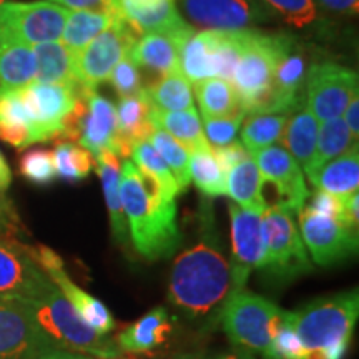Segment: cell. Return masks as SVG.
Masks as SVG:
<instances>
[{
  "instance_id": "28",
  "label": "cell",
  "mask_w": 359,
  "mask_h": 359,
  "mask_svg": "<svg viewBox=\"0 0 359 359\" xmlns=\"http://www.w3.org/2000/svg\"><path fill=\"white\" fill-rule=\"evenodd\" d=\"M263 187L264 180L251 155L240 161L226 175V195L238 206L250 212L263 213L268 206L263 195Z\"/></svg>"
},
{
  "instance_id": "45",
  "label": "cell",
  "mask_w": 359,
  "mask_h": 359,
  "mask_svg": "<svg viewBox=\"0 0 359 359\" xmlns=\"http://www.w3.org/2000/svg\"><path fill=\"white\" fill-rule=\"evenodd\" d=\"M262 4L296 29H303L316 19V6L313 0H262Z\"/></svg>"
},
{
  "instance_id": "56",
  "label": "cell",
  "mask_w": 359,
  "mask_h": 359,
  "mask_svg": "<svg viewBox=\"0 0 359 359\" xmlns=\"http://www.w3.org/2000/svg\"><path fill=\"white\" fill-rule=\"evenodd\" d=\"M12 185V170L0 150V191L6 193Z\"/></svg>"
},
{
  "instance_id": "46",
  "label": "cell",
  "mask_w": 359,
  "mask_h": 359,
  "mask_svg": "<svg viewBox=\"0 0 359 359\" xmlns=\"http://www.w3.org/2000/svg\"><path fill=\"white\" fill-rule=\"evenodd\" d=\"M246 114L243 110H236L235 114L215 116V118H205L203 132L206 140L213 147H223L236 140Z\"/></svg>"
},
{
  "instance_id": "42",
  "label": "cell",
  "mask_w": 359,
  "mask_h": 359,
  "mask_svg": "<svg viewBox=\"0 0 359 359\" xmlns=\"http://www.w3.org/2000/svg\"><path fill=\"white\" fill-rule=\"evenodd\" d=\"M150 145L158 151V155L163 158L170 172L177 180L180 191H185L190 187V173H188V163H190V151L187 150L182 143L175 140L172 135H168L163 130L156 128L151 132L148 138Z\"/></svg>"
},
{
  "instance_id": "33",
  "label": "cell",
  "mask_w": 359,
  "mask_h": 359,
  "mask_svg": "<svg viewBox=\"0 0 359 359\" xmlns=\"http://www.w3.org/2000/svg\"><path fill=\"white\" fill-rule=\"evenodd\" d=\"M180 72L190 83L215 77L212 60V32H193L180 47Z\"/></svg>"
},
{
  "instance_id": "30",
  "label": "cell",
  "mask_w": 359,
  "mask_h": 359,
  "mask_svg": "<svg viewBox=\"0 0 359 359\" xmlns=\"http://www.w3.org/2000/svg\"><path fill=\"white\" fill-rule=\"evenodd\" d=\"M318 128L320 122L313 111L308 107H302L293 115H290L288 123H286L285 132H283L281 143L288 154L298 161L304 168L311 161L314 155V148H316L318 140Z\"/></svg>"
},
{
  "instance_id": "47",
  "label": "cell",
  "mask_w": 359,
  "mask_h": 359,
  "mask_svg": "<svg viewBox=\"0 0 359 359\" xmlns=\"http://www.w3.org/2000/svg\"><path fill=\"white\" fill-rule=\"evenodd\" d=\"M110 83L116 90L120 98L132 97L140 93L143 90L142 85V74L138 70V65L132 60V57L127 55L114 67L110 72Z\"/></svg>"
},
{
  "instance_id": "51",
  "label": "cell",
  "mask_w": 359,
  "mask_h": 359,
  "mask_svg": "<svg viewBox=\"0 0 359 359\" xmlns=\"http://www.w3.org/2000/svg\"><path fill=\"white\" fill-rule=\"evenodd\" d=\"M212 151L224 173H228L240 161H243L250 156V151L243 147V143L238 140L223 147H212Z\"/></svg>"
},
{
  "instance_id": "25",
  "label": "cell",
  "mask_w": 359,
  "mask_h": 359,
  "mask_svg": "<svg viewBox=\"0 0 359 359\" xmlns=\"http://www.w3.org/2000/svg\"><path fill=\"white\" fill-rule=\"evenodd\" d=\"M95 168L98 177L102 180L103 195H105L107 210H109L110 226L114 240L123 250L130 248V235L127 218L123 213L122 196H120V161L114 151H102L95 158Z\"/></svg>"
},
{
  "instance_id": "57",
  "label": "cell",
  "mask_w": 359,
  "mask_h": 359,
  "mask_svg": "<svg viewBox=\"0 0 359 359\" xmlns=\"http://www.w3.org/2000/svg\"><path fill=\"white\" fill-rule=\"evenodd\" d=\"M37 359H90L83 354L77 353H69V351H60V349H48L43 354H40Z\"/></svg>"
},
{
  "instance_id": "17",
  "label": "cell",
  "mask_w": 359,
  "mask_h": 359,
  "mask_svg": "<svg viewBox=\"0 0 359 359\" xmlns=\"http://www.w3.org/2000/svg\"><path fill=\"white\" fill-rule=\"evenodd\" d=\"M180 6L205 30H246L269 20V11L257 0H180Z\"/></svg>"
},
{
  "instance_id": "43",
  "label": "cell",
  "mask_w": 359,
  "mask_h": 359,
  "mask_svg": "<svg viewBox=\"0 0 359 359\" xmlns=\"http://www.w3.org/2000/svg\"><path fill=\"white\" fill-rule=\"evenodd\" d=\"M304 353L306 349L291 325V311H286L273 334L264 359H302Z\"/></svg>"
},
{
  "instance_id": "31",
  "label": "cell",
  "mask_w": 359,
  "mask_h": 359,
  "mask_svg": "<svg viewBox=\"0 0 359 359\" xmlns=\"http://www.w3.org/2000/svg\"><path fill=\"white\" fill-rule=\"evenodd\" d=\"M154 125L156 128L163 130L172 135L175 140L182 143L188 151L196 150H210L208 140H206L203 125L196 110H183V111H163L154 109Z\"/></svg>"
},
{
  "instance_id": "35",
  "label": "cell",
  "mask_w": 359,
  "mask_h": 359,
  "mask_svg": "<svg viewBox=\"0 0 359 359\" xmlns=\"http://www.w3.org/2000/svg\"><path fill=\"white\" fill-rule=\"evenodd\" d=\"M143 90L156 110L183 111L195 109L191 83L183 77L182 72L160 77Z\"/></svg>"
},
{
  "instance_id": "27",
  "label": "cell",
  "mask_w": 359,
  "mask_h": 359,
  "mask_svg": "<svg viewBox=\"0 0 359 359\" xmlns=\"http://www.w3.org/2000/svg\"><path fill=\"white\" fill-rule=\"evenodd\" d=\"M32 52L37 62V74L34 82L65 85L79 90L75 77V53H72L64 43L53 40L32 45Z\"/></svg>"
},
{
  "instance_id": "34",
  "label": "cell",
  "mask_w": 359,
  "mask_h": 359,
  "mask_svg": "<svg viewBox=\"0 0 359 359\" xmlns=\"http://www.w3.org/2000/svg\"><path fill=\"white\" fill-rule=\"evenodd\" d=\"M115 19L116 17L107 15V13L100 12L69 11V15H67L64 25V32H62V43L72 53L77 55L97 35H100L103 30L109 29Z\"/></svg>"
},
{
  "instance_id": "38",
  "label": "cell",
  "mask_w": 359,
  "mask_h": 359,
  "mask_svg": "<svg viewBox=\"0 0 359 359\" xmlns=\"http://www.w3.org/2000/svg\"><path fill=\"white\" fill-rule=\"evenodd\" d=\"M195 92L203 118L224 116L240 110L235 87L226 80L218 77L206 79L195 83Z\"/></svg>"
},
{
  "instance_id": "9",
  "label": "cell",
  "mask_w": 359,
  "mask_h": 359,
  "mask_svg": "<svg viewBox=\"0 0 359 359\" xmlns=\"http://www.w3.org/2000/svg\"><path fill=\"white\" fill-rule=\"evenodd\" d=\"M140 35L123 17H116L107 30L75 55V77L79 88L97 90L107 82L114 67L127 57Z\"/></svg>"
},
{
  "instance_id": "40",
  "label": "cell",
  "mask_w": 359,
  "mask_h": 359,
  "mask_svg": "<svg viewBox=\"0 0 359 359\" xmlns=\"http://www.w3.org/2000/svg\"><path fill=\"white\" fill-rule=\"evenodd\" d=\"M188 173L195 187L206 198H219L226 195V173L219 167L212 148L191 151Z\"/></svg>"
},
{
  "instance_id": "7",
  "label": "cell",
  "mask_w": 359,
  "mask_h": 359,
  "mask_svg": "<svg viewBox=\"0 0 359 359\" xmlns=\"http://www.w3.org/2000/svg\"><path fill=\"white\" fill-rule=\"evenodd\" d=\"M264 246L263 268L273 280L290 281L311 273L313 263L294 222V213L268 205L262 213Z\"/></svg>"
},
{
  "instance_id": "48",
  "label": "cell",
  "mask_w": 359,
  "mask_h": 359,
  "mask_svg": "<svg viewBox=\"0 0 359 359\" xmlns=\"http://www.w3.org/2000/svg\"><path fill=\"white\" fill-rule=\"evenodd\" d=\"M72 11H90L107 13L111 17H123L118 0H47Z\"/></svg>"
},
{
  "instance_id": "37",
  "label": "cell",
  "mask_w": 359,
  "mask_h": 359,
  "mask_svg": "<svg viewBox=\"0 0 359 359\" xmlns=\"http://www.w3.org/2000/svg\"><path fill=\"white\" fill-rule=\"evenodd\" d=\"M130 156H132L135 167L158 187V190L165 198L177 200V196L182 193L178 188L177 180L170 172L163 158L158 155V151L150 145V142L145 140L135 143L132 150H130Z\"/></svg>"
},
{
  "instance_id": "13",
  "label": "cell",
  "mask_w": 359,
  "mask_h": 359,
  "mask_svg": "<svg viewBox=\"0 0 359 359\" xmlns=\"http://www.w3.org/2000/svg\"><path fill=\"white\" fill-rule=\"evenodd\" d=\"M298 219L308 255L320 266H333L358 251V231L341 219L323 217L306 206L298 212Z\"/></svg>"
},
{
  "instance_id": "15",
  "label": "cell",
  "mask_w": 359,
  "mask_h": 359,
  "mask_svg": "<svg viewBox=\"0 0 359 359\" xmlns=\"http://www.w3.org/2000/svg\"><path fill=\"white\" fill-rule=\"evenodd\" d=\"M231 286L241 290L255 269H262L266 257L262 213L230 205Z\"/></svg>"
},
{
  "instance_id": "49",
  "label": "cell",
  "mask_w": 359,
  "mask_h": 359,
  "mask_svg": "<svg viewBox=\"0 0 359 359\" xmlns=\"http://www.w3.org/2000/svg\"><path fill=\"white\" fill-rule=\"evenodd\" d=\"M22 223L12 201L7 198L6 193L0 191V238L13 240L20 235Z\"/></svg>"
},
{
  "instance_id": "14",
  "label": "cell",
  "mask_w": 359,
  "mask_h": 359,
  "mask_svg": "<svg viewBox=\"0 0 359 359\" xmlns=\"http://www.w3.org/2000/svg\"><path fill=\"white\" fill-rule=\"evenodd\" d=\"M30 253H32L35 262L39 263V266L43 269L45 275L50 278L58 291L72 304V308L75 309V313L79 314V318L85 325L93 327V330L102 334H109L114 330L115 320L110 309L100 299L87 293V291L70 280L69 273L65 271L64 262H62V258L58 257L55 251L48 248V246L39 245L35 248L30 246Z\"/></svg>"
},
{
  "instance_id": "4",
  "label": "cell",
  "mask_w": 359,
  "mask_h": 359,
  "mask_svg": "<svg viewBox=\"0 0 359 359\" xmlns=\"http://www.w3.org/2000/svg\"><path fill=\"white\" fill-rule=\"evenodd\" d=\"M359 314L358 291L323 296L291 311V325L306 351L349 348Z\"/></svg>"
},
{
  "instance_id": "54",
  "label": "cell",
  "mask_w": 359,
  "mask_h": 359,
  "mask_svg": "<svg viewBox=\"0 0 359 359\" xmlns=\"http://www.w3.org/2000/svg\"><path fill=\"white\" fill-rule=\"evenodd\" d=\"M185 359H257L255 353L248 351V349H231V351L215 353V354H203V356H187Z\"/></svg>"
},
{
  "instance_id": "29",
  "label": "cell",
  "mask_w": 359,
  "mask_h": 359,
  "mask_svg": "<svg viewBox=\"0 0 359 359\" xmlns=\"http://www.w3.org/2000/svg\"><path fill=\"white\" fill-rule=\"evenodd\" d=\"M0 140L17 150L35 145L32 120L27 114L19 90L0 93Z\"/></svg>"
},
{
  "instance_id": "21",
  "label": "cell",
  "mask_w": 359,
  "mask_h": 359,
  "mask_svg": "<svg viewBox=\"0 0 359 359\" xmlns=\"http://www.w3.org/2000/svg\"><path fill=\"white\" fill-rule=\"evenodd\" d=\"M195 32L191 25L170 32L142 34L128 55L138 67L155 72L158 77L180 72V47Z\"/></svg>"
},
{
  "instance_id": "53",
  "label": "cell",
  "mask_w": 359,
  "mask_h": 359,
  "mask_svg": "<svg viewBox=\"0 0 359 359\" xmlns=\"http://www.w3.org/2000/svg\"><path fill=\"white\" fill-rule=\"evenodd\" d=\"M344 114V123L349 128V132L353 133V137L356 138L359 137V93L356 92L353 95L351 100H349L346 110L343 111Z\"/></svg>"
},
{
  "instance_id": "6",
  "label": "cell",
  "mask_w": 359,
  "mask_h": 359,
  "mask_svg": "<svg viewBox=\"0 0 359 359\" xmlns=\"http://www.w3.org/2000/svg\"><path fill=\"white\" fill-rule=\"evenodd\" d=\"M283 34L248 32V40L238 62L231 85L246 115L269 114L273 102V70L280 53Z\"/></svg>"
},
{
  "instance_id": "20",
  "label": "cell",
  "mask_w": 359,
  "mask_h": 359,
  "mask_svg": "<svg viewBox=\"0 0 359 359\" xmlns=\"http://www.w3.org/2000/svg\"><path fill=\"white\" fill-rule=\"evenodd\" d=\"M85 110L79 123L77 143L88 150L93 158L102 151H114L120 158L116 109L109 98L98 95L97 90H82Z\"/></svg>"
},
{
  "instance_id": "24",
  "label": "cell",
  "mask_w": 359,
  "mask_h": 359,
  "mask_svg": "<svg viewBox=\"0 0 359 359\" xmlns=\"http://www.w3.org/2000/svg\"><path fill=\"white\" fill-rule=\"evenodd\" d=\"M123 19L138 35L170 32L188 25L180 15L175 0H118Z\"/></svg>"
},
{
  "instance_id": "18",
  "label": "cell",
  "mask_w": 359,
  "mask_h": 359,
  "mask_svg": "<svg viewBox=\"0 0 359 359\" xmlns=\"http://www.w3.org/2000/svg\"><path fill=\"white\" fill-rule=\"evenodd\" d=\"M250 155L257 163L264 183L269 182L275 185L278 193L276 205L298 215L311 195L304 183L303 170L299 168L298 161L285 148L276 145L262 148Z\"/></svg>"
},
{
  "instance_id": "11",
  "label": "cell",
  "mask_w": 359,
  "mask_h": 359,
  "mask_svg": "<svg viewBox=\"0 0 359 359\" xmlns=\"http://www.w3.org/2000/svg\"><path fill=\"white\" fill-rule=\"evenodd\" d=\"M358 92V74L334 62L309 65L306 75V107L318 122L339 118Z\"/></svg>"
},
{
  "instance_id": "2",
  "label": "cell",
  "mask_w": 359,
  "mask_h": 359,
  "mask_svg": "<svg viewBox=\"0 0 359 359\" xmlns=\"http://www.w3.org/2000/svg\"><path fill=\"white\" fill-rule=\"evenodd\" d=\"M120 196L137 253L148 262L172 258L183 241L177 201L165 198L132 160H125L120 170Z\"/></svg>"
},
{
  "instance_id": "19",
  "label": "cell",
  "mask_w": 359,
  "mask_h": 359,
  "mask_svg": "<svg viewBox=\"0 0 359 359\" xmlns=\"http://www.w3.org/2000/svg\"><path fill=\"white\" fill-rule=\"evenodd\" d=\"M48 349L25 304L0 299V359H37Z\"/></svg>"
},
{
  "instance_id": "23",
  "label": "cell",
  "mask_w": 359,
  "mask_h": 359,
  "mask_svg": "<svg viewBox=\"0 0 359 359\" xmlns=\"http://www.w3.org/2000/svg\"><path fill=\"white\" fill-rule=\"evenodd\" d=\"M116 109V125H118L120 158L130 156L135 143L145 142L155 130L154 103L147 97L145 90L132 97H122Z\"/></svg>"
},
{
  "instance_id": "10",
  "label": "cell",
  "mask_w": 359,
  "mask_h": 359,
  "mask_svg": "<svg viewBox=\"0 0 359 359\" xmlns=\"http://www.w3.org/2000/svg\"><path fill=\"white\" fill-rule=\"evenodd\" d=\"M55 288L35 262L30 246L0 238V299L29 303Z\"/></svg>"
},
{
  "instance_id": "32",
  "label": "cell",
  "mask_w": 359,
  "mask_h": 359,
  "mask_svg": "<svg viewBox=\"0 0 359 359\" xmlns=\"http://www.w3.org/2000/svg\"><path fill=\"white\" fill-rule=\"evenodd\" d=\"M354 145H358V140L349 132L343 118H333L323 122V125H320V128H318V140L313 158L304 167L306 177L316 172L318 168H321L327 161L344 155Z\"/></svg>"
},
{
  "instance_id": "8",
  "label": "cell",
  "mask_w": 359,
  "mask_h": 359,
  "mask_svg": "<svg viewBox=\"0 0 359 359\" xmlns=\"http://www.w3.org/2000/svg\"><path fill=\"white\" fill-rule=\"evenodd\" d=\"M69 8L37 0V2H7L0 6V40L24 43L53 42L62 37Z\"/></svg>"
},
{
  "instance_id": "22",
  "label": "cell",
  "mask_w": 359,
  "mask_h": 359,
  "mask_svg": "<svg viewBox=\"0 0 359 359\" xmlns=\"http://www.w3.org/2000/svg\"><path fill=\"white\" fill-rule=\"evenodd\" d=\"M173 331L172 318L163 306H156L143 314L140 320L123 327L115 343L122 353L154 354L167 344Z\"/></svg>"
},
{
  "instance_id": "50",
  "label": "cell",
  "mask_w": 359,
  "mask_h": 359,
  "mask_svg": "<svg viewBox=\"0 0 359 359\" xmlns=\"http://www.w3.org/2000/svg\"><path fill=\"white\" fill-rule=\"evenodd\" d=\"M306 208L318 215H323V217L336 219H341V217H343V201L336 198L334 195H330V193L321 190H316L314 195H309V205Z\"/></svg>"
},
{
  "instance_id": "36",
  "label": "cell",
  "mask_w": 359,
  "mask_h": 359,
  "mask_svg": "<svg viewBox=\"0 0 359 359\" xmlns=\"http://www.w3.org/2000/svg\"><path fill=\"white\" fill-rule=\"evenodd\" d=\"M212 32V60L215 77L233 82L235 69L248 40L246 30H210Z\"/></svg>"
},
{
  "instance_id": "59",
  "label": "cell",
  "mask_w": 359,
  "mask_h": 359,
  "mask_svg": "<svg viewBox=\"0 0 359 359\" xmlns=\"http://www.w3.org/2000/svg\"><path fill=\"white\" fill-rule=\"evenodd\" d=\"M7 2V0H0V6H2V4H6Z\"/></svg>"
},
{
  "instance_id": "52",
  "label": "cell",
  "mask_w": 359,
  "mask_h": 359,
  "mask_svg": "<svg viewBox=\"0 0 359 359\" xmlns=\"http://www.w3.org/2000/svg\"><path fill=\"white\" fill-rule=\"evenodd\" d=\"M313 2L339 15H356L359 11V0H313Z\"/></svg>"
},
{
  "instance_id": "58",
  "label": "cell",
  "mask_w": 359,
  "mask_h": 359,
  "mask_svg": "<svg viewBox=\"0 0 359 359\" xmlns=\"http://www.w3.org/2000/svg\"><path fill=\"white\" fill-rule=\"evenodd\" d=\"M90 359H97V358H90ZM98 359H137V358L123 356V354H120V356H115V358H98Z\"/></svg>"
},
{
  "instance_id": "16",
  "label": "cell",
  "mask_w": 359,
  "mask_h": 359,
  "mask_svg": "<svg viewBox=\"0 0 359 359\" xmlns=\"http://www.w3.org/2000/svg\"><path fill=\"white\" fill-rule=\"evenodd\" d=\"M306 53L299 47L294 37L283 34L280 53L273 70V102L269 114L293 115L306 102Z\"/></svg>"
},
{
  "instance_id": "3",
  "label": "cell",
  "mask_w": 359,
  "mask_h": 359,
  "mask_svg": "<svg viewBox=\"0 0 359 359\" xmlns=\"http://www.w3.org/2000/svg\"><path fill=\"white\" fill-rule=\"evenodd\" d=\"M50 349L77 353L92 358H115L122 349L115 339L102 334L80 320L72 304L55 288L34 302L24 303Z\"/></svg>"
},
{
  "instance_id": "41",
  "label": "cell",
  "mask_w": 359,
  "mask_h": 359,
  "mask_svg": "<svg viewBox=\"0 0 359 359\" xmlns=\"http://www.w3.org/2000/svg\"><path fill=\"white\" fill-rule=\"evenodd\" d=\"M52 158L57 177L69 183L82 182L95 165L88 150L70 140L58 142L52 151Z\"/></svg>"
},
{
  "instance_id": "26",
  "label": "cell",
  "mask_w": 359,
  "mask_h": 359,
  "mask_svg": "<svg viewBox=\"0 0 359 359\" xmlns=\"http://www.w3.org/2000/svg\"><path fill=\"white\" fill-rule=\"evenodd\" d=\"M316 190L334 195L341 201L359 190V148L354 145L351 150L338 158L327 161L321 168L308 177Z\"/></svg>"
},
{
  "instance_id": "39",
  "label": "cell",
  "mask_w": 359,
  "mask_h": 359,
  "mask_svg": "<svg viewBox=\"0 0 359 359\" xmlns=\"http://www.w3.org/2000/svg\"><path fill=\"white\" fill-rule=\"evenodd\" d=\"M288 118V114L250 115L241 128V143L250 154L275 145L281 140Z\"/></svg>"
},
{
  "instance_id": "1",
  "label": "cell",
  "mask_w": 359,
  "mask_h": 359,
  "mask_svg": "<svg viewBox=\"0 0 359 359\" xmlns=\"http://www.w3.org/2000/svg\"><path fill=\"white\" fill-rule=\"evenodd\" d=\"M230 291V262L224 257L215 223L203 215L196 241L175 259L168 298L191 320H206Z\"/></svg>"
},
{
  "instance_id": "55",
  "label": "cell",
  "mask_w": 359,
  "mask_h": 359,
  "mask_svg": "<svg viewBox=\"0 0 359 359\" xmlns=\"http://www.w3.org/2000/svg\"><path fill=\"white\" fill-rule=\"evenodd\" d=\"M346 348H333V349H311L304 353L302 359H343L346 354Z\"/></svg>"
},
{
  "instance_id": "5",
  "label": "cell",
  "mask_w": 359,
  "mask_h": 359,
  "mask_svg": "<svg viewBox=\"0 0 359 359\" xmlns=\"http://www.w3.org/2000/svg\"><path fill=\"white\" fill-rule=\"evenodd\" d=\"M285 313L271 299L241 288L228 293L218 318L224 334L236 348L259 353L264 358Z\"/></svg>"
},
{
  "instance_id": "44",
  "label": "cell",
  "mask_w": 359,
  "mask_h": 359,
  "mask_svg": "<svg viewBox=\"0 0 359 359\" xmlns=\"http://www.w3.org/2000/svg\"><path fill=\"white\" fill-rule=\"evenodd\" d=\"M19 172L34 185H50L57 178L52 151L45 148H32L19 161Z\"/></svg>"
},
{
  "instance_id": "12",
  "label": "cell",
  "mask_w": 359,
  "mask_h": 359,
  "mask_svg": "<svg viewBox=\"0 0 359 359\" xmlns=\"http://www.w3.org/2000/svg\"><path fill=\"white\" fill-rule=\"evenodd\" d=\"M19 92L32 120L35 143L62 138L67 116L77 105L79 90L65 85L32 82Z\"/></svg>"
}]
</instances>
